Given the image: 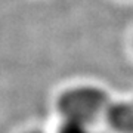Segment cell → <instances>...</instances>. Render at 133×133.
I'll return each mask as SVG.
<instances>
[{
    "instance_id": "6da1fadb",
    "label": "cell",
    "mask_w": 133,
    "mask_h": 133,
    "mask_svg": "<svg viewBox=\"0 0 133 133\" xmlns=\"http://www.w3.org/2000/svg\"><path fill=\"white\" fill-rule=\"evenodd\" d=\"M56 133H90L89 121L77 117H64L58 126Z\"/></svg>"
},
{
    "instance_id": "7a4b0ae2",
    "label": "cell",
    "mask_w": 133,
    "mask_h": 133,
    "mask_svg": "<svg viewBox=\"0 0 133 133\" xmlns=\"http://www.w3.org/2000/svg\"><path fill=\"white\" fill-rule=\"evenodd\" d=\"M25 133H44L43 130H38V129H34V130H28V132H25Z\"/></svg>"
}]
</instances>
